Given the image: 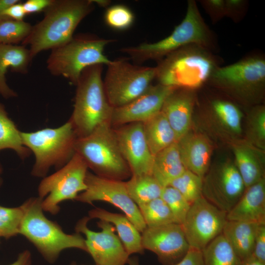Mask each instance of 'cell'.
I'll return each mask as SVG.
<instances>
[{
	"label": "cell",
	"mask_w": 265,
	"mask_h": 265,
	"mask_svg": "<svg viewBox=\"0 0 265 265\" xmlns=\"http://www.w3.org/2000/svg\"><path fill=\"white\" fill-rule=\"evenodd\" d=\"M92 0H52L44 10L41 21L32 26L22 45L29 46L33 58L70 40L81 21L94 9Z\"/></svg>",
	"instance_id": "6da1fadb"
},
{
	"label": "cell",
	"mask_w": 265,
	"mask_h": 265,
	"mask_svg": "<svg viewBox=\"0 0 265 265\" xmlns=\"http://www.w3.org/2000/svg\"><path fill=\"white\" fill-rule=\"evenodd\" d=\"M195 44L214 53L219 50L216 34L204 21L195 0L187 1L186 15L167 37L156 42L144 43L120 51L136 63L160 60L169 53L186 45Z\"/></svg>",
	"instance_id": "7a4b0ae2"
},
{
	"label": "cell",
	"mask_w": 265,
	"mask_h": 265,
	"mask_svg": "<svg viewBox=\"0 0 265 265\" xmlns=\"http://www.w3.org/2000/svg\"><path fill=\"white\" fill-rule=\"evenodd\" d=\"M222 59L197 45L181 47L158 61L156 78L159 83L196 90L208 81Z\"/></svg>",
	"instance_id": "3957f363"
},
{
	"label": "cell",
	"mask_w": 265,
	"mask_h": 265,
	"mask_svg": "<svg viewBox=\"0 0 265 265\" xmlns=\"http://www.w3.org/2000/svg\"><path fill=\"white\" fill-rule=\"evenodd\" d=\"M208 84L240 104L251 107L260 105L265 89V56L250 53L234 63L220 66Z\"/></svg>",
	"instance_id": "277c9868"
},
{
	"label": "cell",
	"mask_w": 265,
	"mask_h": 265,
	"mask_svg": "<svg viewBox=\"0 0 265 265\" xmlns=\"http://www.w3.org/2000/svg\"><path fill=\"white\" fill-rule=\"evenodd\" d=\"M42 200L39 197H31L21 205L24 215L19 234L31 242L50 264L54 263L66 249L77 248L87 252L85 238L80 234H66L57 223L45 216Z\"/></svg>",
	"instance_id": "5b68a950"
},
{
	"label": "cell",
	"mask_w": 265,
	"mask_h": 265,
	"mask_svg": "<svg viewBox=\"0 0 265 265\" xmlns=\"http://www.w3.org/2000/svg\"><path fill=\"white\" fill-rule=\"evenodd\" d=\"M103 69L102 64L86 68L76 85L74 109L69 120L77 137L86 136L100 125L110 123L113 107L104 90Z\"/></svg>",
	"instance_id": "8992f818"
},
{
	"label": "cell",
	"mask_w": 265,
	"mask_h": 265,
	"mask_svg": "<svg viewBox=\"0 0 265 265\" xmlns=\"http://www.w3.org/2000/svg\"><path fill=\"white\" fill-rule=\"evenodd\" d=\"M115 41L91 33H79L51 50L47 68L54 76L63 77L76 85L86 68L95 64L108 65L111 60L104 54L105 47Z\"/></svg>",
	"instance_id": "52a82bcc"
},
{
	"label": "cell",
	"mask_w": 265,
	"mask_h": 265,
	"mask_svg": "<svg viewBox=\"0 0 265 265\" xmlns=\"http://www.w3.org/2000/svg\"><path fill=\"white\" fill-rule=\"evenodd\" d=\"M74 150L97 176L120 181L132 176L110 123L100 125L86 136L77 137Z\"/></svg>",
	"instance_id": "ba28073f"
},
{
	"label": "cell",
	"mask_w": 265,
	"mask_h": 265,
	"mask_svg": "<svg viewBox=\"0 0 265 265\" xmlns=\"http://www.w3.org/2000/svg\"><path fill=\"white\" fill-rule=\"evenodd\" d=\"M21 135L24 145L35 156L31 172L34 177H45L52 167L57 170L60 169L75 153L74 144L77 136L69 120L58 128L21 132Z\"/></svg>",
	"instance_id": "9c48e42d"
},
{
	"label": "cell",
	"mask_w": 265,
	"mask_h": 265,
	"mask_svg": "<svg viewBox=\"0 0 265 265\" xmlns=\"http://www.w3.org/2000/svg\"><path fill=\"white\" fill-rule=\"evenodd\" d=\"M107 66L103 84L113 107L123 106L145 91L156 78V67L132 64L128 59L111 60Z\"/></svg>",
	"instance_id": "30bf717a"
},
{
	"label": "cell",
	"mask_w": 265,
	"mask_h": 265,
	"mask_svg": "<svg viewBox=\"0 0 265 265\" xmlns=\"http://www.w3.org/2000/svg\"><path fill=\"white\" fill-rule=\"evenodd\" d=\"M88 168L82 157L75 153L63 167L44 177L38 187V197L43 199V211L55 215L60 211V203L76 200L86 189L85 179Z\"/></svg>",
	"instance_id": "8fae6325"
},
{
	"label": "cell",
	"mask_w": 265,
	"mask_h": 265,
	"mask_svg": "<svg viewBox=\"0 0 265 265\" xmlns=\"http://www.w3.org/2000/svg\"><path fill=\"white\" fill-rule=\"evenodd\" d=\"M85 183L86 189L76 200L92 204L97 201L109 203L122 211L140 232L147 227L138 206L130 196L123 181L100 177L87 171Z\"/></svg>",
	"instance_id": "7c38bea8"
},
{
	"label": "cell",
	"mask_w": 265,
	"mask_h": 265,
	"mask_svg": "<svg viewBox=\"0 0 265 265\" xmlns=\"http://www.w3.org/2000/svg\"><path fill=\"white\" fill-rule=\"evenodd\" d=\"M245 189L234 162L231 160L210 166L203 179L202 196L226 213L239 200Z\"/></svg>",
	"instance_id": "4fadbf2b"
},
{
	"label": "cell",
	"mask_w": 265,
	"mask_h": 265,
	"mask_svg": "<svg viewBox=\"0 0 265 265\" xmlns=\"http://www.w3.org/2000/svg\"><path fill=\"white\" fill-rule=\"evenodd\" d=\"M226 214L203 196L194 202L181 225L189 247L202 251L220 235Z\"/></svg>",
	"instance_id": "5bb4252c"
},
{
	"label": "cell",
	"mask_w": 265,
	"mask_h": 265,
	"mask_svg": "<svg viewBox=\"0 0 265 265\" xmlns=\"http://www.w3.org/2000/svg\"><path fill=\"white\" fill-rule=\"evenodd\" d=\"M90 220L88 216L80 219L75 226V230L77 233L85 235L87 252L91 255L96 265H125L129 255L115 234V227L107 221L99 220L97 225L101 231L95 232L87 227Z\"/></svg>",
	"instance_id": "9a60e30c"
},
{
	"label": "cell",
	"mask_w": 265,
	"mask_h": 265,
	"mask_svg": "<svg viewBox=\"0 0 265 265\" xmlns=\"http://www.w3.org/2000/svg\"><path fill=\"white\" fill-rule=\"evenodd\" d=\"M143 249L154 253L162 265H174L189 249L181 224L173 223L146 227L141 232Z\"/></svg>",
	"instance_id": "2e32d148"
},
{
	"label": "cell",
	"mask_w": 265,
	"mask_h": 265,
	"mask_svg": "<svg viewBox=\"0 0 265 265\" xmlns=\"http://www.w3.org/2000/svg\"><path fill=\"white\" fill-rule=\"evenodd\" d=\"M113 129L132 176L152 175L154 156L146 141L142 123H129Z\"/></svg>",
	"instance_id": "e0dca14e"
},
{
	"label": "cell",
	"mask_w": 265,
	"mask_h": 265,
	"mask_svg": "<svg viewBox=\"0 0 265 265\" xmlns=\"http://www.w3.org/2000/svg\"><path fill=\"white\" fill-rule=\"evenodd\" d=\"M176 87L158 83L151 85L145 91L130 103L113 108L111 125L120 126L143 123L161 111L166 98Z\"/></svg>",
	"instance_id": "ac0fdd59"
},
{
	"label": "cell",
	"mask_w": 265,
	"mask_h": 265,
	"mask_svg": "<svg viewBox=\"0 0 265 265\" xmlns=\"http://www.w3.org/2000/svg\"><path fill=\"white\" fill-rule=\"evenodd\" d=\"M196 102V90L177 88L163 104L161 111L174 131L177 141L189 132Z\"/></svg>",
	"instance_id": "d6986e66"
},
{
	"label": "cell",
	"mask_w": 265,
	"mask_h": 265,
	"mask_svg": "<svg viewBox=\"0 0 265 265\" xmlns=\"http://www.w3.org/2000/svg\"><path fill=\"white\" fill-rule=\"evenodd\" d=\"M177 144L185 168L203 179L210 166L212 153L208 137L201 133L189 132Z\"/></svg>",
	"instance_id": "ffe728a7"
},
{
	"label": "cell",
	"mask_w": 265,
	"mask_h": 265,
	"mask_svg": "<svg viewBox=\"0 0 265 265\" xmlns=\"http://www.w3.org/2000/svg\"><path fill=\"white\" fill-rule=\"evenodd\" d=\"M226 219L265 224V178L245 189Z\"/></svg>",
	"instance_id": "44dd1931"
},
{
	"label": "cell",
	"mask_w": 265,
	"mask_h": 265,
	"mask_svg": "<svg viewBox=\"0 0 265 265\" xmlns=\"http://www.w3.org/2000/svg\"><path fill=\"white\" fill-rule=\"evenodd\" d=\"M234 163L243 180L245 188L264 177L265 156L263 150L246 141L232 144Z\"/></svg>",
	"instance_id": "7402d4cb"
},
{
	"label": "cell",
	"mask_w": 265,
	"mask_h": 265,
	"mask_svg": "<svg viewBox=\"0 0 265 265\" xmlns=\"http://www.w3.org/2000/svg\"><path fill=\"white\" fill-rule=\"evenodd\" d=\"M32 59L29 49L26 46L0 44V94L3 98L17 96L6 82L8 69L14 73L26 74Z\"/></svg>",
	"instance_id": "603a6c76"
},
{
	"label": "cell",
	"mask_w": 265,
	"mask_h": 265,
	"mask_svg": "<svg viewBox=\"0 0 265 265\" xmlns=\"http://www.w3.org/2000/svg\"><path fill=\"white\" fill-rule=\"evenodd\" d=\"M88 217L90 219L97 218L113 225L129 256L133 254L143 253L140 232L125 214L113 213L103 209L96 208L89 211Z\"/></svg>",
	"instance_id": "cb8c5ba5"
},
{
	"label": "cell",
	"mask_w": 265,
	"mask_h": 265,
	"mask_svg": "<svg viewBox=\"0 0 265 265\" xmlns=\"http://www.w3.org/2000/svg\"><path fill=\"white\" fill-rule=\"evenodd\" d=\"M203 111L208 117L215 120L217 126L227 133L237 136L241 133L242 113L234 102L224 99H212Z\"/></svg>",
	"instance_id": "d4e9b609"
},
{
	"label": "cell",
	"mask_w": 265,
	"mask_h": 265,
	"mask_svg": "<svg viewBox=\"0 0 265 265\" xmlns=\"http://www.w3.org/2000/svg\"><path fill=\"white\" fill-rule=\"evenodd\" d=\"M258 224L227 220L223 227L222 235L242 263L252 256Z\"/></svg>",
	"instance_id": "484cf974"
},
{
	"label": "cell",
	"mask_w": 265,
	"mask_h": 265,
	"mask_svg": "<svg viewBox=\"0 0 265 265\" xmlns=\"http://www.w3.org/2000/svg\"><path fill=\"white\" fill-rule=\"evenodd\" d=\"M186 169L176 142L154 156L151 174L163 187L169 186Z\"/></svg>",
	"instance_id": "4316f807"
},
{
	"label": "cell",
	"mask_w": 265,
	"mask_h": 265,
	"mask_svg": "<svg viewBox=\"0 0 265 265\" xmlns=\"http://www.w3.org/2000/svg\"><path fill=\"white\" fill-rule=\"evenodd\" d=\"M142 125L146 141L154 156L177 142L174 131L161 111L143 122Z\"/></svg>",
	"instance_id": "83f0119b"
},
{
	"label": "cell",
	"mask_w": 265,
	"mask_h": 265,
	"mask_svg": "<svg viewBox=\"0 0 265 265\" xmlns=\"http://www.w3.org/2000/svg\"><path fill=\"white\" fill-rule=\"evenodd\" d=\"M125 184L130 196L137 206L160 197L163 188L152 175L131 176Z\"/></svg>",
	"instance_id": "f1b7e54d"
},
{
	"label": "cell",
	"mask_w": 265,
	"mask_h": 265,
	"mask_svg": "<svg viewBox=\"0 0 265 265\" xmlns=\"http://www.w3.org/2000/svg\"><path fill=\"white\" fill-rule=\"evenodd\" d=\"M21 132L0 103V151L12 149L23 160L28 157L31 152L24 145Z\"/></svg>",
	"instance_id": "f546056e"
},
{
	"label": "cell",
	"mask_w": 265,
	"mask_h": 265,
	"mask_svg": "<svg viewBox=\"0 0 265 265\" xmlns=\"http://www.w3.org/2000/svg\"><path fill=\"white\" fill-rule=\"evenodd\" d=\"M204 265H241L237 255L222 233L202 251Z\"/></svg>",
	"instance_id": "4dcf8cb0"
},
{
	"label": "cell",
	"mask_w": 265,
	"mask_h": 265,
	"mask_svg": "<svg viewBox=\"0 0 265 265\" xmlns=\"http://www.w3.org/2000/svg\"><path fill=\"white\" fill-rule=\"evenodd\" d=\"M138 207L147 227L176 223L169 208L160 197Z\"/></svg>",
	"instance_id": "1f68e13d"
},
{
	"label": "cell",
	"mask_w": 265,
	"mask_h": 265,
	"mask_svg": "<svg viewBox=\"0 0 265 265\" xmlns=\"http://www.w3.org/2000/svg\"><path fill=\"white\" fill-rule=\"evenodd\" d=\"M246 141L254 146L264 150L265 148V107L263 105L251 107L248 116Z\"/></svg>",
	"instance_id": "d6a6232c"
},
{
	"label": "cell",
	"mask_w": 265,
	"mask_h": 265,
	"mask_svg": "<svg viewBox=\"0 0 265 265\" xmlns=\"http://www.w3.org/2000/svg\"><path fill=\"white\" fill-rule=\"evenodd\" d=\"M32 26L24 20L0 19V44L17 45L29 35Z\"/></svg>",
	"instance_id": "836d02e7"
},
{
	"label": "cell",
	"mask_w": 265,
	"mask_h": 265,
	"mask_svg": "<svg viewBox=\"0 0 265 265\" xmlns=\"http://www.w3.org/2000/svg\"><path fill=\"white\" fill-rule=\"evenodd\" d=\"M169 186L178 190L190 205L202 197L203 179L187 169Z\"/></svg>",
	"instance_id": "e575fe53"
},
{
	"label": "cell",
	"mask_w": 265,
	"mask_h": 265,
	"mask_svg": "<svg viewBox=\"0 0 265 265\" xmlns=\"http://www.w3.org/2000/svg\"><path fill=\"white\" fill-rule=\"evenodd\" d=\"M169 208L176 222L182 225L190 208V204L173 187H163L160 197Z\"/></svg>",
	"instance_id": "d590c367"
},
{
	"label": "cell",
	"mask_w": 265,
	"mask_h": 265,
	"mask_svg": "<svg viewBox=\"0 0 265 265\" xmlns=\"http://www.w3.org/2000/svg\"><path fill=\"white\" fill-rule=\"evenodd\" d=\"M23 215L21 206L15 208L0 206V237L7 239L19 234Z\"/></svg>",
	"instance_id": "8d00e7d4"
},
{
	"label": "cell",
	"mask_w": 265,
	"mask_h": 265,
	"mask_svg": "<svg viewBox=\"0 0 265 265\" xmlns=\"http://www.w3.org/2000/svg\"><path fill=\"white\" fill-rule=\"evenodd\" d=\"M104 19L106 24L111 28L123 30L128 29L132 25L134 16L127 6L116 4L107 8Z\"/></svg>",
	"instance_id": "74e56055"
},
{
	"label": "cell",
	"mask_w": 265,
	"mask_h": 265,
	"mask_svg": "<svg viewBox=\"0 0 265 265\" xmlns=\"http://www.w3.org/2000/svg\"><path fill=\"white\" fill-rule=\"evenodd\" d=\"M225 17L234 23L240 22L244 18L248 8L246 0H225Z\"/></svg>",
	"instance_id": "f35d334b"
},
{
	"label": "cell",
	"mask_w": 265,
	"mask_h": 265,
	"mask_svg": "<svg viewBox=\"0 0 265 265\" xmlns=\"http://www.w3.org/2000/svg\"><path fill=\"white\" fill-rule=\"evenodd\" d=\"M213 24L225 17V0H201L199 1Z\"/></svg>",
	"instance_id": "ab89813d"
},
{
	"label": "cell",
	"mask_w": 265,
	"mask_h": 265,
	"mask_svg": "<svg viewBox=\"0 0 265 265\" xmlns=\"http://www.w3.org/2000/svg\"><path fill=\"white\" fill-rule=\"evenodd\" d=\"M251 257L265 264V224L258 225Z\"/></svg>",
	"instance_id": "60d3db41"
},
{
	"label": "cell",
	"mask_w": 265,
	"mask_h": 265,
	"mask_svg": "<svg viewBox=\"0 0 265 265\" xmlns=\"http://www.w3.org/2000/svg\"><path fill=\"white\" fill-rule=\"evenodd\" d=\"M174 265H204L202 251L190 247L185 256Z\"/></svg>",
	"instance_id": "b9f144b4"
},
{
	"label": "cell",
	"mask_w": 265,
	"mask_h": 265,
	"mask_svg": "<svg viewBox=\"0 0 265 265\" xmlns=\"http://www.w3.org/2000/svg\"><path fill=\"white\" fill-rule=\"evenodd\" d=\"M26 15L23 3L20 0L3 11L0 14V17H6L14 20L22 21L24 20Z\"/></svg>",
	"instance_id": "7bdbcfd3"
},
{
	"label": "cell",
	"mask_w": 265,
	"mask_h": 265,
	"mask_svg": "<svg viewBox=\"0 0 265 265\" xmlns=\"http://www.w3.org/2000/svg\"><path fill=\"white\" fill-rule=\"evenodd\" d=\"M52 0H27L23 3L26 14L44 11L51 3Z\"/></svg>",
	"instance_id": "ee69618b"
},
{
	"label": "cell",
	"mask_w": 265,
	"mask_h": 265,
	"mask_svg": "<svg viewBox=\"0 0 265 265\" xmlns=\"http://www.w3.org/2000/svg\"><path fill=\"white\" fill-rule=\"evenodd\" d=\"M32 258L30 252L26 250L21 252L16 261L10 265H31Z\"/></svg>",
	"instance_id": "f6af8a7d"
},
{
	"label": "cell",
	"mask_w": 265,
	"mask_h": 265,
	"mask_svg": "<svg viewBox=\"0 0 265 265\" xmlns=\"http://www.w3.org/2000/svg\"><path fill=\"white\" fill-rule=\"evenodd\" d=\"M19 0H0V15L1 13L12 5L19 2ZM2 18L0 17V19Z\"/></svg>",
	"instance_id": "bcb514c9"
},
{
	"label": "cell",
	"mask_w": 265,
	"mask_h": 265,
	"mask_svg": "<svg viewBox=\"0 0 265 265\" xmlns=\"http://www.w3.org/2000/svg\"><path fill=\"white\" fill-rule=\"evenodd\" d=\"M241 265H265V264L259 262L252 257L243 262Z\"/></svg>",
	"instance_id": "7dc6e473"
},
{
	"label": "cell",
	"mask_w": 265,
	"mask_h": 265,
	"mask_svg": "<svg viewBox=\"0 0 265 265\" xmlns=\"http://www.w3.org/2000/svg\"><path fill=\"white\" fill-rule=\"evenodd\" d=\"M94 4H96L98 5L106 7L107 6L109 7L110 3H111L110 0H92Z\"/></svg>",
	"instance_id": "c3c4849f"
},
{
	"label": "cell",
	"mask_w": 265,
	"mask_h": 265,
	"mask_svg": "<svg viewBox=\"0 0 265 265\" xmlns=\"http://www.w3.org/2000/svg\"><path fill=\"white\" fill-rule=\"evenodd\" d=\"M127 263L129 265H140L137 257L129 258Z\"/></svg>",
	"instance_id": "681fc988"
},
{
	"label": "cell",
	"mask_w": 265,
	"mask_h": 265,
	"mask_svg": "<svg viewBox=\"0 0 265 265\" xmlns=\"http://www.w3.org/2000/svg\"><path fill=\"white\" fill-rule=\"evenodd\" d=\"M2 167H1V164H0V186L2 184V179H1V178L0 177V175L2 173Z\"/></svg>",
	"instance_id": "f907efd6"
},
{
	"label": "cell",
	"mask_w": 265,
	"mask_h": 265,
	"mask_svg": "<svg viewBox=\"0 0 265 265\" xmlns=\"http://www.w3.org/2000/svg\"><path fill=\"white\" fill-rule=\"evenodd\" d=\"M70 265H78L77 263L73 262V263H72Z\"/></svg>",
	"instance_id": "816d5d0a"
}]
</instances>
